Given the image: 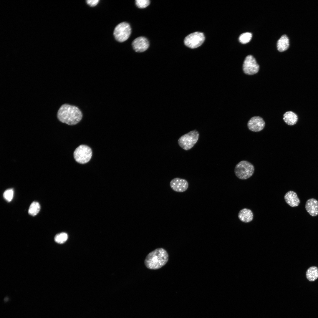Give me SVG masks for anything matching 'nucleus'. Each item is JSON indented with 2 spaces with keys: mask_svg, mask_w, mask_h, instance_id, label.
<instances>
[{
  "mask_svg": "<svg viewBox=\"0 0 318 318\" xmlns=\"http://www.w3.org/2000/svg\"><path fill=\"white\" fill-rule=\"evenodd\" d=\"M57 117L62 122L73 125L80 121L82 117V114L77 107L65 104L59 108L57 112Z\"/></svg>",
  "mask_w": 318,
  "mask_h": 318,
  "instance_id": "obj_1",
  "label": "nucleus"
},
{
  "mask_svg": "<svg viewBox=\"0 0 318 318\" xmlns=\"http://www.w3.org/2000/svg\"><path fill=\"white\" fill-rule=\"evenodd\" d=\"M168 259L169 255L167 251L163 248H159L148 254L144 263L146 267L149 269L157 270L165 266Z\"/></svg>",
  "mask_w": 318,
  "mask_h": 318,
  "instance_id": "obj_2",
  "label": "nucleus"
},
{
  "mask_svg": "<svg viewBox=\"0 0 318 318\" xmlns=\"http://www.w3.org/2000/svg\"><path fill=\"white\" fill-rule=\"evenodd\" d=\"M254 167L249 162L242 160L237 164L235 168V175L238 178L246 180L250 178L254 173Z\"/></svg>",
  "mask_w": 318,
  "mask_h": 318,
  "instance_id": "obj_3",
  "label": "nucleus"
},
{
  "mask_svg": "<svg viewBox=\"0 0 318 318\" xmlns=\"http://www.w3.org/2000/svg\"><path fill=\"white\" fill-rule=\"evenodd\" d=\"M199 136V133L196 130L191 131L182 135L178 139V144L183 150H189L197 142Z\"/></svg>",
  "mask_w": 318,
  "mask_h": 318,
  "instance_id": "obj_4",
  "label": "nucleus"
},
{
  "mask_svg": "<svg viewBox=\"0 0 318 318\" xmlns=\"http://www.w3.org/2000/svg\"><path fill=\"white\" fill-rule=\"evenodd\" d=\"M73 155L77 162L84 164L88 163L91 159L92 155V150L89 146L82 145L75 149Z\"/></svg>",
  "mask_w": 318,
  "mask_h": 318,
  "instance_id": "obj_5",
  "label": "nucleus"
},
{
  "mask_svg": "<svg viewBox=\"0 0 318 318\" xmlns=\"http://www.w3.org/2000/svg\"><path fill=\"white\" fill-rule=\"evenodd\" d=\"M131 32L130 25L125 22L118 24L115 28L113 35L115 39L119 42H124L130 37Z\"/></svg>",
  "mask_w": 318,
  "mask_h": 318,
  "instance_id": "obj_6",
  "label": "nucleus"
},
{
  "mask_svg": "<svg viewBox=\"0 0 318 318\" xmlns=\"http://www.w3.org/2000/svg\"><path fill=\"white\" fill-rule=\"evenodd\" d=\"M204 40L205 37L203 33L196 32L187 36L184 39V43L187 47L194 49L201 46Z\"/></svg>",
  "mask_w": 318,
  "mask_h": 318,
  "instance_id": "obj_7",
  "label": "nucleus"
},
{
  "mask_svg": "<svg viewBox=\"0 0 318 318\" xmlns=\"http://www.w3.org/2000/svg\"><path fill=\"white\" fill-rule=\"evenodd\" d=\"M259 66L256 60L252 55H249L245 58L243 65V70L246 74L252 75L259 71Z\"/></svg>",
  "mask_w": 318,
  "mask_h": 318,
  "instance_id": "obj_8",
  "label": "nucleus"
},
{
  "mask_svg": "<svg viewBox=\"0 0 318 318\" xmlns=\"http://www.w3.org/2000/svg\"><path fill=\"white\" fill-rule=\"evenodd\" d=\"M170 186L173 191L182 193L187 190L189 187V184L188 181L185 179L175 178L170 181Z\"/></svg>",
  "mask_w": 318,
  "mask_h": 318,
  "instance_id": "obj_9",
  "label": "nucleus"
},
{
  "mask_svg": "<svg viewBox=\"0 0 318 318\" xmlns=\"http://www.w3.org/2000/svg\"><path fill=\"white\" fill-rule=\"evenodd\" d=\"M248 129L254 132H259L264 128L265 123L263 119L259 116L252 117L248 121L247 124Z\"/></svg>",
  "mask_w": 318,
  "mask_h": 318,
  "instance_id": "obj_10",
  "label": "nucleus"
},
{
  "mask_svg": "<svg viewBox=\"0 0 318 318\" xmlns=\"http://www.w3.org/2000/svg\"><path fill=\"white\" fill-rule=\"evenodd\" d=\"M132 46L136 52H144L148 48L149 43L146 38L141 36L136 38L133 41Z\"/></svg>",
  "mask_w": 318,
  "mask_h": 318,
  "instance_id": "obj_11",
  "label": "nucleus"
},
{
  "mask_svg": "<svg viewBox=\"0 0 318 318\" xmlns=\"http://www.w3.org/2000/svg\"><path fill=\"white\" fill-rule=\"evenodd\" d=\"M305 207L307 212L311 216H315L318 215V201L312 198L306 201Z\"/></svg>",
  "mask_w": 318,
  "mask_h": 318,
  "instance_id": "obj_12",
  "label": "nucleus"
},
{
  "mask_svg": "<svg viewBox=\"0 0 318 318\" xmlns=\"http://www.w3.org/2000/svg\"><path fill=\"white\" fill-rule=\"evenodd\" d=\"M284 198L286 203L292 207L298 206L300 203V200L295 192L290 191L287 192L284 195Z\"/></svg>",
  "mask_w": 318,
  "mask_h": 318,
  "instance_id": "obj_13",
  "label": "nucleus"
},
{
  "mask_svg": "<svg viewBox=\"0 0 318 318\" xmlns=\"http://www.w3.org/2000/svg\"><path fill=\"white\" fill-rule=\"evenodd\" d=\"M238 217L241 221L244 223H248L253 220V214L251 210L244 208L239 211Z\"/></svg>",
  "mask_w": 318,
  "mask_h": 318,
  "instance_id": "obj_14",
  "label": "nucleus"
},
{
  "mask_svg": "<svg viewBox=\"0 0 318 318\" xmlns=\"http://www.w3.org/2000/svg\"><path fill=\"white\" fill-rule=\"evenodd\" d=\"M283 119L287 125H292L296 124L298 120L297 115L292 111L286 112L283 115Z\"/></svg>",
  "mask_w": 318,
  "mask_h": 318,
  "instance_id": "obj_15",
  "label": "nucleus"
},
{
  "mask_svg": "<svg viewBox=\"0 0 318 318\" xmlns=\"http://www.w3.org/2000/svg\"><path fill=\"white\" fill-rule=\"evenodd\" d=\"M289 45V40L288 37L286 35H283L277 41V49L280 52L284 51L288 48Z\"/></svg>",
  "mask_w": 318,
  "mask_h": 318,
  "instance_id": "obj_16",
  "label": "nucleus"
},
{
  "mask_svg": "<svg viewBox=\"0 0 318 318\" xmlns=\"http://www.w3.org/2000/svg\"><path fill=\"white\" fill-rule=\"evenodd\" d=\"M306 276L309 281H314L318 278V268L316 266L310 267L306 271Z\"/></svg>",
  "mask_w": 318,
  "mask_h": 318,
  "instance_id": "obj_17",
  "label": "nucleus"
},
{
  "mask_svg": "<svg viewBox=\"0 0 318 318\" xmlns=\"http://www.w3.org/2000/svg\"><path fill=\"white\" fill-rule=\"evenodd\" d=\"M40 209V206L39 203L36 201H34L30 205L28 210L29 214L32 216L36 215L39 212Z\"/></svg>",
  "mask_w": 318,
  "mask_h": 318,
  "instance_id": "obj_18",
  "label": "nucleus"
},
{
  "mask_svg": "<svg viewBox=\"0 0 318 318\" xmlns=\"http://www.w3.org/2000/svg\"><path fill=\"white\" fill-rule=\"evenodd\" d=\"M68 238L67 234L62 232L57 234L54 237L55 241L59 244H62L66 241Z\"/></svg>",
  "mask_w": 318,
  "mask_h": 318,
  "instance_id": "obj_19",
  "label": "nucleus"
},
{
  "mask_svg": "<svg viewBox=\"0 0 318 318\" xmlns=\"http://www.w3.org/2000/svg\"><path fill=\"white\" fill-rule=\"evenodd\" d=\"M252 34L250 32L244 33L241 34L239 37L240 42L243 44H246L251 40Z\"/></svg>",
  "mask_w": 318,
  "mask_h": 318,
  "instance_id": "obj_20",
  "label": "nucleus"
},
{
  "mask_svg": "<svg viewBox=\"0 0 318 318\" xmlns=\"http://www.w3.org/2000/svg\"><path fill=\"white\" fill-rule=\"evenodd\" d=\"M14 190L12 189H9L6 190L3 193V197L8 202L12 199L14 196Z\"/></svg>",
  "mask_w": 318,
  "mask_h": 318,
  "instance_id": "obj_21",
  "label": "nucleus"
},
{
  "mask_svg": "<svg viewBox=\"0 0 318 318\" xmlns=\"http://www.w3.org/2000/svg\"><path fill=\"white\" fill-rule=\"evenodd\" d=\"M149 0H136L135 3L136 6L139 8H144L148 6L150 4Z\"/></svg>",
  "mask_w": 318,
  "mask_h": 318,
  "instance_id": "obj_22",
  "label": "nucleus"
},
{
  "mask_svg": "<svg viewBox=\"0 0 318 318\" xmlns=\"http://www.w3.org/2000/svg\"><path fill=\"white\" fill-rule=\"evenodd\" d=\"M99 0H88L86 1L87 4L91 6H94L98 3Z\"/></svg>",
  "mask_w": 318,
  "mask_h": 318,
  "instance_id": "obj_23",
  "label": "nucleus"
}]
</instances>
